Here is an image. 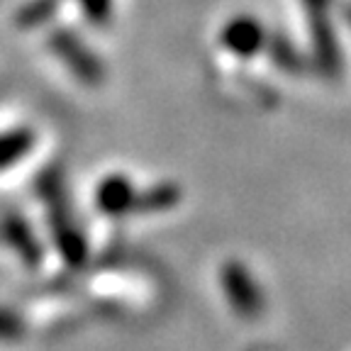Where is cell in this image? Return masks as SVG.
<instances>
[{
  "mask_svg": "<svg viewBox=\"0 0 351 351\" xmlns=\"http://www.w3.org/2000/svg\"><path fill=\"white\" fill-rule=\"evenodd\" d=\"M225 285H227V293H230L232 302L239 307L244 315H256L258 307H261V300H258V293H256V285L247 278V274L241 269H230L225 276Z\"/></svg>",
  "mask_w": 351,
  "mask_h": 351,
  "instance_id": "1",
  "label": "cell"
}]
</instances>
